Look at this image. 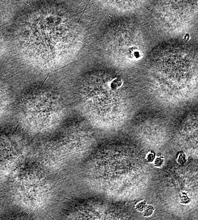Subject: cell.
Listing matches in <instances>:
<instances>
[{
  "label": "cell",
  "instance_id": "1",
  "mask_svg": "<svg viewBox=\"0 0 198 220\" xmlns=\"http://www.w3.org/2000/svg\"><path fill=\"white\" fill-rule=\"evenodd\" d=\"M49 74H50V73H49L48 75H47L46 76V78L45 79V80H44V82H43V83L42 84V85H41V86L40 87V88H39V90H40L41 88L42 87V86H43V85H44V83H45V81H46V79H47V78H48V76L49 75Z\"/></svg>",
  "mask_w": 198,
  "mask_h": 220
}]
</instances>
